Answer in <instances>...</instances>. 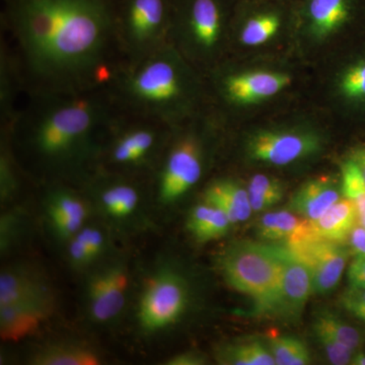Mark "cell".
Masks as SVG:
<instances>
[{"label": "cell", "mask_w": 365, "mask_h": 365, "mask_svg": "<svg viewBox=\"0 0 365 365\" xmlns=\"http://www.w3.org/2000/svg\"><path fill=\"white\" fill-rule=\"evenodd\" d=\"M319 148L318 137L297 130H263L247 141L249 157L256 162L287 165L314 155Z\"/></svg>", "instance_id": "obj_12"}, {"label": "cell", "mask_w": 365, "mask_h": 365, "mask_svg": "<svg viewBox=\"0 0 365 365\" xmlns=\"http://www.w3.org/2000/svg\"><path fill=\"white\" fill-rule=\"evenodd\" d=\"M197 71L169 43L122 66L107 88L119 111L175 127L198 114L202 85Z\"/></svg>", "instance_id": "obj_3"}, {"label": "cell", "mask_w": 365, "mask_h": 365, "mask_svg": "<svg viewBox=\"0 0 365 365\" xmlns=\"http://www.w3.org/2000/svg\"><path fill=\"white\" fill-rule=\"evenodd\" d=\"M79 232L88 244V251H90L91 257L95 260L105 248L104 235L101 230L95 227H83L79 230Z\"/></svg>", "instance_id": "obj_35"}, {"label": "cell", "mask_w": 365, "mask_h": 365, "mask_svg": "<svg viewBox=\"0 0 365 365\" xmlns=\"http://www.w3.org/2000/svg\"><path fill=\"white\" fill-rule=\"evenodd\" d=\"M118 0H4L26 93L106 88L122 66Z\"/></svg>", "instance_id": "obj_1"}, {"label": "cell", "mask_w": 365, "mask_h": 365, "mask_svg": "<svg viewBox=\"0 0 365 365\" xmlns=\"http://www.w3.org/2000/svg\"><path fill=\"white\" fill-rule=\"evenodd\" d=\"M189 289L181 275L163 270L151 276L139 299L137 319L145 332L155 333L176 324L186 311Z\"/></svg>", "instance_id": "obj_9"}, {"label": "cell", "mask_w": 365, "mask_h": 365, "mask_svg": "<svg viewBox=\"0 0 365 365\" xmlns=\"http://www.w3.org/2000/svg\"><path fill=\"white\" fill-rule=\"evenodd\" d=\"M324 329L330 333L335 339L339 341L343 345L355 352L361 345V335L356 329L346 324L337 314L328 309H322L316 314L314 319V325Z\"/></svg>", "instance_id": "obj_30"}, {"label": "cell", "mask_w": 365, "mask_h": 365, "mask_svg": "<svg viewBox=\"0 0 365 365\" xmlns=\"http://www.w3.org/2000/svg\"><path fill=\"white\" fill-rule=\"evenodd\" d=\"M101 364L97 353L85 345L60 343L46 346L31 359L34 365H97Z\"/></svg>", "instance_id": "obj_26"}, {"label": "cell", "mask_w": 365, "mask_h": 365, "mask_svg": "<svg viewBox=\"0 0 365 365\" xmlns=\"http://www.w3.org/2000/svg\"><path fill=\"white\" fill-rule=\"evenodd\" d=\"M341 188L345 198L354 203L359 223L365 228V180L354 160H349L343 163Z\"/></svg>", "instance_id": "obj_29"}, {"label": "cell", "mask_w": 365, "mask_h": 365, "mask_svg": "<svg viewBox=\"0 0 365 365\" xmlns=\"http://www.w3.org/2000/svg\"><path fill=\"white\" fill-rule=\"evenodd\" d=\"M237 0H174L170 44L196 69L210 71L220 61Z\"/></svg>", "instance_id": "obj_4"}, {"label": "cell", "mask_w": 365, "mask_h": 365, "mask_svg": "<svg viewBox=\"0 0 365 365\" xmlns=\"http://www.w3.org/2000/svg\"><path fill=\"white\" fill-rule=\"evenodd\" d=\"M341 304L350 314L365 309V288L350 287L341 295Z\"/></svg>", "instance_id": "obj_34"}, {"label": "cell", "mask_w": 365, "mask_h": 365, "mask_svg": "<svg viewBox=\"0 0 365 365\" xmlns=\"http://www.w3.org/2000/svg\"><path fill=\"white\" fill-rule=\"evenodd\" d=\"M53 312V297L0 307L2 340L18 342L37 332Z\"/></svg>", "instance_id": "obj_15"}, {"label": "cell", "mask_w": 365, "mask_h": 365, "mask_svg": "<svg viewBox=\"0 0 365 365\" xmlns=\"http://www.w3.org/2000/svg\"><path fill=\"white\" fill-rule=\"evenodd\" d=\"M257 234L264 241L292 245L319 237L314 223L290 211L281 210L262 216L257 225Z\"/></svg>", "instance_id": "obj_19"}, {"label": "cell", "mask_w": 365, "mask_h": 365, "mask_svg": "<svg viewBox=\"0 0 365 365\" xmlns=\"http://www.w3.org/2000/svg\"><path fill=\"white\" fill-rule=\"evenodd\" d=\"M248 193L252 210L259 212L282 200L284 190L275 178L258 174L250 181Z\"/></svg>", "instance_id": "obj_27"}, {"label": "cell", "mask_w": 365, "mask_h": 365, "mask_svg": "<svg viewBox=\"0 0 365 365\" xmlns=\"http://www.w3.org/2000/svg\"><path fill=\"white\" fill-rule=\"evenodd\" d=\"M313 330L317 340H318L319 345L323 347L327 359L331 364L344 365L349 364L351 362L354 351L335 339L330 333L327 332L324 329L313 326Z\"/></svg>", "instance_id": "obj_31"}, {"label": "cell", "mask_w": 365, "mask_h": 365, "mask_svg": "<svg viewBox=\"0 0 365 365\" xmlns=\"http://www.w3.org/2000/svg\"><path fill=\"white\" fill-rule=\"evenodd\" d=\"M352 314L355 318L360 319V321L364 322L365 324V309H357V311H355Z\"/></svg>", "instance_id": "obj_41"}, {"label": "cell", "mask_w": 365, "mask_h": 365, "mask_svg": "<svg viewBox=\"0 0 365 365\" xmlns=\"http://www.w3.org/2000/svg\"><path fill=\"white\" fill-rule=\"evenodd\" d=\"M51 297L44 281L26 269H6L0 275V307Z\"/></svg>", "instance_id": "obj_22"}, {"label": "cell", "mask_w": 365, "mask_h": 365, "mask_svg": "<svg viewBox=\"0 0 365 365\" xmlns=\"http://www.w3.org/2000/svg\"><path fill=\"white\" fill-rule=\"evenodd\" d=\"M349 242V250L355 257L365 258V228L361 225H356L347 240Z\"/></svg>", "instance_id": "obj_37"}, {"label": "cell", "mask_w": 365, "mask_h": 365, "mask_svg": "<svg viewBox=\"0 0 365 365\" xmlns=\"http://www.w3.org/2000/svg\"><path fill=\"white\" fill-rule=\"evenodd\" d=\"M96 193L106 212L116 218L132 215L140 201L138 187L131 180L118 175L98 178Z\"/></svg>", "instance_id": "obj_20"}, {"label": "cell", "mask_w": 365, "mask_h": 365, "mask_svg": "<svg viewBox=\"0 0 365 365\" xmlns=\"http://www.w3.org/2000/svg\"><path fill=\"white\" fill-rule=\"evenodd\" d=\"M129 287L128 272L122 265L108 266L93 274L86 289L91 318L108 323L123 311Z\"/></svg>", "instance_id": "obj_14"}, {"label": "cell", "mask_w": 365, "mask_h": 365, "mask_svg": "<svg viewBox=\"0 0 365 365\" xmlns=\"http://www.w3.org/2000/svg\"><path fill=\"white\" fill-rule=\"evenodd\" d=\"M216 359L225 365L276 364L269 346L253 337L223 345L216 353Z\"/></svg>", "instance_id": "obj_25"}, {"label": "cell", "mask_w": 365, "mask_h": 365, "mask_svg": "<svg viewBox=\"0 0 365 365\" xmlns=\"http://www.w3.org/2000/svg\"><path fill=\"white\" fill-rule=\"evenodd\" d=\"M204 202L222 209L232 223L248 220L252 215L248 189L230 179H218L208 185L203 195Z\"/></svg>", "instance_id": "obj_21"}, {"label": "cell", "mask_w": 365, "mask_h": 365, "mask_svg": "<svg viewBox=\"0 0 365 365\" xmlns=\"http://www.w3.org/2000/svg\"><path fill=\"white\" fill-rule=\"evenodd\" d=\"M340 91L346 98H365V60L348 68L340 79Z\"/></svg>", "instance_id": "obj_32"}, {"label": "cell", "mask_w": 365, "mask_h": 365, "mask_svg": "<svg viewBox=\"0 0 365 365\" xmlns=\"http://www.w3.org/2000/svg\"><path fill=\"white\" fill-rule=\"evenodd\" d=\"M168 365H202L206 364L205 357L198 352L180 353L165 362Z\"/></svg>", "instance_id": "obj_38"}, {"label": "cell", "mask_w": 365, "mask_h": 365, "mask_svg": "<svg viewBox=\"0 0 365 365\" xmlns=\"http://www.w3.org/2000/svg\"><path fill=\"white\" fill-rule=\"evenodd\" d=\"M218 263L225 282L254 299L255 313L267 314L279 292L282 277L277 246L234 242L220 255Z\"/></svg>", "instance_id": "obj_5"}, {"label": "cell", "mask_w": 365, "mask_h": 365, "mask_svg": "<svg viewBox=\"0 0 365 365\" xmlns=\"http://www.w3.org/2000/svg\"><path fill=\"white\" fill-rule=\"evenodd\" d=\"M13 124L2 131L21 136L46 168H81L96 158L101 138L119 110L106 88L79 93H26Z\"/></svg>", "instance_id": "obj_2"}, {"label": "cell", "mask_w": 365, "mask_h": 365, "mask_svg": "<svg viewBox=\"0 0 365 365\" xmlns=\"http://www.w3.org/2000/svg\"><path fill=\"white\" fill-rule=\"evenodd\" d=\"M174 0H118L117 36L124 64L170 43Z\"/></svg>", "instance_id": "obj_7"}, {"label": "cell", "mask_w": 365, "mask_h": 365, "mask_svg": "<svg viewBox=\"0 0 365 365\" xmlns=\"http://www.w3.org/2000/svg\"><path fill=\"white\" fill-rule=\"evenodd\" d=\"M47 211L55 232L62 239H69L83 228L88 207L81 197L64 188L53 190L47 199Z\"/></svg>", "instance_id": "obj_18"}, {"label": "cell", "mask_w": 365, "mask_h": 365, "mask_svg": "<svg viewBox=\"0 0 365 365\" xmlns=\"http://www.w3.org/2000/svg\"><path fill=\"white\" fill-rule=\"evenodd\" d=\"M313 223L321 239L343 242L348 240L353 227L359 223L356 207L350 199H340Z\"/></svg>", "instance_id": "obj_23"}, {"label": "cell", "mask_w": 365, "mask_h": 365, "mask_svg": "<svg viewBox=\"0 0 365 365\" xmlns=\"http://www.w3.org/2000/svg\"><path fill=\"white\" fill-rule=\"evenodd\" d=\"M268 346L276 364L304 365L311 362L307 345L299 338L290 336H271Z\"/></svg>", "instance_id": "obj_28"}, {"label": "cell", "mask_w": 365, "mask_h": 365, "mask_svg": "<svg viewBox=\"0 0 365 365\" xmlns=\"http://www.w3.org/2000/svg\"><path fill=\"white\" fill-rule=\"evenodd\" d=\"M232 225V220L222 209L206 202L192 209L187 222L190 232L200 242L220 239L227 234Z\"/></svg>", "instance_id": "obj_24"}, {"label": "cell", "mask_w": 365, "mask_h": 365, "mask_svg": "<svg viewBox=\"0 0 365 365\" xmlns=\"http://www.w3.org/2000/svg\"><path fill=\"white\" fill-rule=\"evenodd\" d=\"M350 364L354 365H365V353L362 351L354 352Z\"/></svg>", "instance_id": "obj_40"}, {"label": "cell", "mask_w": 365, "mask_h": 365, "mask_svg": "<svg viewBox=\"0 0 365 365\" xmlns=\"http://www.w3.org/2000/svg\"><path fill=\"white\" fill-rule=\"evenodd\" d=\"M68 253L72 263L78 267L88 265V263L93 261V257L88 251V244L79 232L73 237H71Z\"/></svg>", "instance_id": "obj_33"}, {"label": "cell", "mask_w": 365, "mask_h": 365, "mask_svg": "<svg viewBox=\"0 0 365 365\" xmlns=\"http://www.w3.org/2000/svg\"><path fill=\"white\" fill-rule=\"evenodd\" d=\"M173 128L162 122L119 111L108 126L104 135L107 141L100 150H104L106 162L115 169H144L160 158Z\"/></svg>", "instance_id": "obj_6"}, {"label": "cell", "mask_w": 365, "mask_h": 365, "mask_svg": "<svg viewBox=\"0 0 365 365\" xmlns=\"http://www.w3.org/2000/svg\"><path fill=\"white\" fill-rule=\"evenodd\" d=\"M215 93L225 104H256L278 95L292 83L287 73L274 71H210Z\"/></svg>", "instance_id": "obj_10"}, {"label": "cell", "mask_w": 365, "mask_h": 365, "mask_svg": "<svg viewBox=\"0 0 365 365\" xmlns=\"http://www.w3.org/2000/svg\"><path fill=\"white\" fill-rule=\"evenodd\" d=\"M337 180L330 176L314 178L304 182L292 196L289 209L309 222L318 220L342 197Z\"/></svg>", "instance_id": "obj_17"}, {"label": "cell", "mask_w": 365, "mask_h": 365, "mask_svg": "<svg viewBox=\"0 0 365 365\" xmlns=\"http://www.w3.org/2000/svg\"><path fill=\"white\" fill-rule=\"evenodd\" d=\"M187 121L175 126L158 163L157 191L163 203H174L198 184L205 165V129Z\"/></svg>", "instance_id": "obj_8"}, {"label": "cell", "mask_w": 365, "mask_h": 365, "mask_svg": "<svg viewBox=\"0 0 365 365\" xmlns=\"http://www.w3.org/2000/svg\"><path fill=\"white\" fill-rule=\"evenodd\" d=\"M276 246L282 259V277L279 292L267 314L285 321H295L314 292L313 278L309 268L295 258L287 247Z\"/></svg>", "instance_id": "obj_13"}, {"label": "cell", "mask_w": 365, "mask_h": 365, "mask_svg": "<svg viewBox=\"0 0 365 365\" xmlns=\"http://www.w3.org/2000/svg\"><path fill=\"white\" fill-rule=\"evenodd\" d=\"M347 276L350 287L365 288V258L355 257L348 268Z\"/></svg>", "instance_id": "obj_36"}, {"label": "cell", "mask_w": 365, "mask_h": 365, "mask_svg": "<svg viewBox=\"0 0 365 365\" xmlns=\"http://www.w3.org/2000/svg\"><path fill=\"white\" fill-rule=\"evenodd\" d=\"M26 95V83L20 60L14 47L2 41L0 48V119L2 128H9L20 109V97Z\"/></svg>", "instance_id": "obj_16"}, {"label": "cell", "mask_w": 365, "mask_h": 365, "mask_svg": "<svg viewBox=\"0 0 365 365\" xmlns=\"http://www.w3.org/2000/svg\"><path fill=\"white\" fill-rule=\"evenodd\" d=\"M283 246L309 268L313 278L314 292L319 294H328L337 287L351 254L342 242L321 237Z\"/></svg>", "instance_id": "obj_11"}, {"label": "cell", "mask_w": 365, "mask_h": 365, "mask_svg": "<svg viewBox=\"0 0 365 365\" xmlns=\"http://www.w3.org/2000/svg\"><path fill=\"white\" fill-rule=\"evenodd\" d=\"M351 160H354L356 165H359L365 180V148L355 151Z\"/></svg>", "instance_id": "obj_39"}]
</instances>
